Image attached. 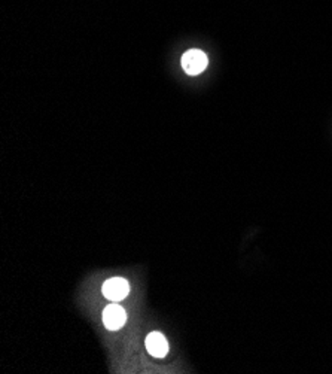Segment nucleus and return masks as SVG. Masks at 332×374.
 I'll return each mask as SVG.
<instances>
[{
    "label": "nucleus",
    "mask_w": 332,
    "mask_h": 374,
    "mask_svg": "<svg viewBox=\"0 0 332 374\" xmlns=\"http://www.w3.org/2000/svg\"><path fill=\"white\" fill-rule=\"evenodd\" d=\"M209 64L207 55L201 50H188L182 55V67L188 75L195 76L205 72Z\"/></svg>",
    "instance_id": "f257e3e1"
},
{
    "label": "nucleus",
    "mask_w": 332,
    "mask_h": 374,
    "mask_svg": "<svg viewBox=\"0 0 332 374\" xmlns=\"http://www.w3.org/2000/svg\"><path fill=\"white\" fill-rule=\"evenodd\" d=\"M103 295L112 301H121L130 293V285L122 278H112L103 285Z\"/></svg>",
    "instance_id": "f03ea898"
},
{
    "label": "nucleus",
    "mask_w": 332,
    "mask_h": 374,
    "mask_svg": "<svg viewBox=\"0 0 332 374\" xmlns=\"http://www.w3.org/2000/svg\"><path fill=\"white\" fill-rule=\"evenodd\" d=\"M125 321H127V313L120 305L113 303L105 309L103 322L109 331H117V329L122 328Z\"/></svg>",
    "instance_id": "7ed1b4c3"
},
{
    "label": "nucleus",
    "mask_w": 332,
    "mask_h": 374,
    "mask_svg": "<svg viewBox=\"0 0 332 374\" xmlns=\"http://www.w3.org/2000/svg\"><path fill=\"white\" fill-rule=\"evenodd\" d=\"M147 349L155 358H164L168 352V343L161 333H151L147 337Z\"/></svg>",
    "instance_id": "20e7f679"
}]
</instances>
